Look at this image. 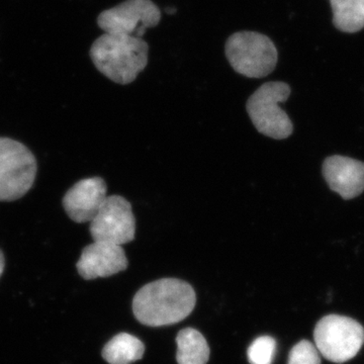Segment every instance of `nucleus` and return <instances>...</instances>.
Wrapping results in <instances>:
<instances>
[{
    "mask_svg": "<svg viewBox=\"0 0 364 364\" xmlns=\"http://www.w3.org/2000/svg\"><path fill=\"white\" fill-rule=\"evenodd\" d=\"M196 303L195 289L188 282L162 279L146 284L135 294L133 313L141 324L162 327L188 318Z\"/></svg>",
    "mask_w": 364,
    "mask_h": 364,
    "instance_id": "nucleus-1",
    "label": "nucleus"
},
{
    "mask_svg": "<svg viewBox=\"0 0 364 364\" xmlns=\"http://www.w3.org/2000/svg\"><path fill=\"white\" fill-rule=\"evenodd\" d=\"M149 46L141 38L104 33L90 48L95 68L117 85L133 82L148 64Z\"/></svg>",
    "mask_w": 364,
    "mask_h": 364,
    "instance_id": "nucleus-2",
    "label": "nucleus"
},
{
    "mask_svg": "<svg viewBox=\"0 0 364 364\" xmlns=\"http://www.w3.org/2000/svg\"><path fill=\"white\" fill-rule=\"evenodd\" d=\"M289 95V85L272 81L261 85L249 97L246 109L256 130L275 140H284L293 134V123L279 107L280 102H287Z\"/></svg>",
    "mask_w": 364,
    "mask_h": 364,
    "instance_id": "nucleus-3",
    "label": "nucleus"
},
{
    "mask_svg": "<svg viewBox=\"0 0 364 364\" xmlns=\"http://www.w3.org/2000/svg\"><path fill=\"white\" fill-rule=\"evenodd\" d=\"M226 56L237 73L248 78L269 75L279 60L277 47L267 36L256 32H238L226 43Z\"/></svg>",
    "mask_w": 364,
    "mask_h": 364,
    "instance_id": "nucleus-4",
    "label": "nucleus"
},
{
    "mask_svg": "<svg viewBox=\"0 0 364 364\" xmlns=\"http://www.w3.org/2000/svg\"><path fill=\"white\" fill-rule=\"evenodd\" d=\"M38 163L23 143L0 136V202H14L35 183Z\"/></svg>",
    "mask_w": 364,
    "mask_h": 364,
    "instance_id": "nucleus-5",
    "label": "nucleus"
},
{
    "mask_svg": "<svg viewBox=\"0 0 364 364\" xmlns=\"http://www.w3.org/2000/svg\"><path fill=\"white\" fill-rule=\"evenodd\" d=\"M315 346L321 355L334 363H344L358 355L364 344V328L345 316L321 318L314 332Z\"/></svg>",
    "mask_w": 364,
    "mask_h": 364,
    "instance_id": "nucleus-6",
    "label": "nucleus"
},
{
    "mask_svg": "<svg viewBox=\"0 0 364 364\" xmlns=\"http://www.w3.org/2000/svg\"><path fill=\"white\" fill-rule=\"evenodd\" d=\"M161 20L159 7L151 0H126L119 6L102 11L97 25L105 33L141 38L149 28Z\"/></svg>",
    "mask_w": 364,
    "mask_h": 364,
    "instance_id": "nucleus-7",
    "label": "nucleus"
},
{
    "mask_svg": "<svg viewBox=\"0 0 364 364\" xmlns=\"http://www.w3.org/2000/svg\"><path fill=\"white\" fill-rule=\"evenodd\" d=\"M90 232L95 242L119 246L130 243L136 234V219L131 203L121 196H107L90 222Z\"/></svg>",
    "mask_w": 364,
    "mask_h": 364,
    "instance_id": "nucleus-8",
    "label": "nucleus"
},
{
    "mask_svg": "<svg viewBox=\"0 0 364 364\" xmlns=\"http://www.w3.org/2000/svg\"><path fill=\"white\" fill-rule=\"evenodd\" d=\"M107 183L102 177H90L76 182L63 196L62 205L72 221H92L107 198Z\"/></svg>",
    "mask_w": 364,
    "mask_h": 364,
    "instance_id": "nucleus-9",
    "label": "nucleus"
},
{
    "mask_svg": "<svg viewBox=\"0 0 364 364\" xmlns=\"http://www.w3.org/2000/svg\"><path fill=\"white\" fill-rule=\"evenodd\" d=\"M128 265L122 246L95 242L83 249L76 267L82 279L92 280L124 272Z\"/></svg>",
    "mask_w": 364,
    "mask_h": 364,
    "instance_id": "nucleus-10",
    "label": "nucleus"
},
{
    "mask_svg": "<svg viewBox=\"0 0 364 364\" xmlns=\"http://www.w3.org/2000/svg\"><path fill=\"white\" fill-rule=\"evenodd\" d=\"M323 176L329 188L344 200L358 198L364 191V163L358 160L339 155L328 157Z\"/></svg>",
    "mask_w": 364,
    "mask_h": 364,
    "instance_id": "nucleus-11",
    "label": "nucleus"
},
{
    "mask_svg": "<svg viewBox=\"0 0 364 364\" xmlns=\"http://www.w3.org/2000/svg\"><path fill=\"white\" fill-rule=\"evenodd\" d=\"M176 361L178 364H207L210 347L207 340L198 330L186 328L176 337Z\"/></svg>",
    "mask_w": 364,
    "mask_h": 364,
    "instance_id": "nucleus-12",
    "label": "nucleus"
},
{
    "mask_svg": "<svg viewBox=\"0 0 364 364\" xmlns=\"http://www.w3.org/2000/svg\"><path fill=\"white\" fill-rule=\"evenodd\" d=\"M145 353V345L140 339L119 333L109 340L102 350V358L109 364H131L140 360Z\"/></svg>",
    "mask_w": 364,
    "mask_h": 364,
    "instance_id": "nucleus-13",
    "label": "nucleus"
},
{
    "mask_svg": "<svg viewBox=\"0 0 364 364\" xmlns=\"http://www.w3.org/2000/svg\"><path fill=\"white\" fill-rule=\"evenodd\" d=\"M333 25L344 33H358L364 28L363 0H330Z\"/></svg>",
    "mask_w": 364,
    "mask_h": 364,
    "instance_id": "nucleus-14",
    "label": "nucleus"
},
{
    "mask_svg": "<svg viewBox=\"0 0 364 364\" xmlns=\"http://www.w3.org/2000/svg\"><path fill=\"white\" fill-rule=\"evenodd\" d=\"M277 352V341L270 336H261L249 346L247 356L250 364H272Z\"/></svg>",
    "mask_w": 364,
    "mask_h": 364,
    "instance_id": "nucleus-15",
    "label": "nucleus"
},
{
    "mask_svg": "<svg viewBox=\"0 0 364 364\" xmlns=\"http://www.w3.org/2000/svg\"><path fill=\"white\" fill-rule=\"evenodd\" d=\"M287 364H321V354L312 342L301 340L289 352Z\"/></svg>",
    "mask_w": 364,
    "mask_h": 364,
    "instance_id": "nucleus-16",
    "label": "nucleus"
},
{
    "mask_svg": "<svg viewBox=\"0 0 364 364\" xmlns=\"http://www.w3.org/2000/svg\"><path fill=\"white\" fill-rule=\"evenodd\" d=\"M4 267H6V258H4V252L0 249V277L4 273Z\"/></svg>",
    "mask_w": 364,
    "mask_h": 364,
    "instance_id": "nucleus-17",
    "label": "nucleus"
},
{
    "mask_svg": "<svg viewBox=\"0 0 364 364\" xmlns=\"http://www.w3.org/2000/svg\"><path fill=\"white\" fill-rule=\"evenodd\" d=\"M165 11H166V14H173L176 13V9H174V7H171V9H170V7H167V9H165Z\"/></svg>",
    "mask_w": 364,
    "mask_h": 364,
    "instance_id": "nucleus-18",
    "label": "nucleus"
},
{
    "mask_svg": "<svg viewBox=\"0 0 364 364\" xmlns=\"http://www.w3.org/2000/svg\"><path fill=\"white\" fill-rule=\"evenodd\" d=\"M363 6H364V0H363Z\"/></svg>",
    "mask_w": 364,
    "mask_h": 364,
    "instance_id": "nucleus-19",
    "label": "nucleus"
}]
</instances>
